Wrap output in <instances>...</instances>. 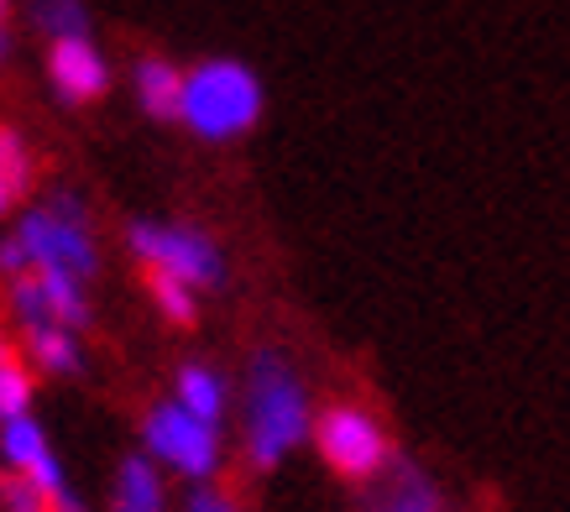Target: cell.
Segmentation results:
<instances>
[{
  "mask_svg": "<svg viewBox=\"0 0 570 512\" xmlns=\"http://www.w3.org/2000/svg\"><path fill=\"white\" fill-rule=\"evenodd\" d=\"M6 356H17V345H11V335H6V325H0V361Z\"/></svg>",
  "mask_w": 570,
  "mask_h": 512,
  "instance_id": "cell-22",
  "label": "cell"
},
{
  "mask_svg": "<svg viewBox=\"0 0 570 512\" xmlns=\"http://www.w3.org/2000/svg\"><path fill=\"white\" fill-rule=\"evenodd\" d=\"M131 89H137V105L153 120H178V105H184V69L163 52H141L131 63Z\"/></svg>",
  "mask_w": 570,
  "mask_h": 512,
  "instance_id": "cell-12",
  "label": "cell"
},
{
  "mask_svg": "<svg viewBox=\"0 0 570 512\" xmlns=\"http://www.w3.org/2000/svg\"><path fill=\"white\" fill-rule=\"evenodd\" d=\"M141 450L153 455L163 471H174V476H184L189 486H199V481H215V471H220V424H205V419H194L178 397H168V403H153V408L141 413Z\"/></svg>",
  "mask_w": 570,
  "mask_h": 512,
  "instance_id": "cell-6",
  "label": "cell"
},
{
  "mask_svg": "<svg viewBox=\"0 0 570 512\" xmlns=\"http://www.w3.org/2000/svg\"><path fill=\"white\" fill-rule=\"evenodd\" d=\"M32 27L48 42H58V37H89V6L85 0H32Z\"/></svg>",
  "mask_w": 570,
  "mask_h": 512,
  "instance_id": "cell-17",
  "label": "cell"
},
{
  "mask_svg": "<svg viewBox=\"0 0 570 512\" xmlns=\"http://www.w3.org/2000/svg\"><path fill=\"white\" fill-rule=\"evenodd\" d=\"M85 335L63 325H42V329H21V351L32 361V372L42 376H79L85 372Z\"/></svg>",
  "mask_w": 570,
  "mask_h": 512,
  "instance_id": "cell-14",
  "label": "cell"
},
{
  "mask_svg": "<svg viewBox=\"0 0 570 512\" xmlns=\"http://www.w3.org/2000/svg\"><path fill=\"white\" fill-rule=\"evenodd\" d=\"M11 48H17V42H11V27H6V17H0V69H6V58H11Z\"/></svg>",
  "mask_w": 570,
  "mask_h": 512,
  "instance_id": "cell-21",
  "label": "cell"
},
{
  "mask_svg": "<svg viewBox=\"0 0 570 512\" xmlns=\"http://www.w3.org/2000/svg\"><path fill=\"white\" fill-rule=\"evenodd\" d=\"M147 293H153V308L174 329L199 325V293H194L189 283H178V277H168V273H147Z\"/></svg>",
  "mask_w": 570,
  "mask_h": 512,
  "instance_id": "cell-16",
  "label": "cell"
},
{
  "mask_svg": "<svg viewBox=\"0 0 570 512\" xmlns=\"http://www.w3.org/2000/svg\"><path fill=\"white\" fill-rule=\"evenodd\" d=\"M11 236L21 240L32 267H52V273H69L79 283L100 277V236H95V220H89V205L69 188H52L42 205L21 209Z\"/></svg>",
  "mask_w": 570,
  "mask_h": 512,
  "instance_id": "cell-3",
  "label": "cell"
},
{
  "mask_svg": "<svg viewBox=\"0 0 570 512\" xmlns=\"http://www.w3.org/2000/svg\"><path fill=\"white\" fill-rule=\"evenodd\" d=\"M0 512H52V502L37 492L27 476H17V471L0 465Z\"/></svg>",
  "mask_w": 570,
  "mask_h": 512,
  "instance_id": "cell-19",
  "label": "cell"
},
{
  "mask_svg": "<svg viewBox=\"0 0 570 512\" xmlns=\"http://www.w3.org/2000/svg\"><path fill=\"white\" fill-rule=\"evenodd\" d=\"M314 450L341 481H377L397 461L393 434L366 403H330V408H320Z\"/></svg>",
  "mask_w": 570,
  "mask_h": 512,
  "instance_id": "cell-5",
  "label": "cell"
},
{
  "mask_svg": "<svg viewBox=\"0 0 570 512\" xmlns=\"http://www.w3.org/2000/svg\"><path fill=\"white\" fill-rule=\"evenodd\" d=\"M110 512H168V481L163 465L137 450L116 465V486H110Z\"/></svg>",
  "mask_w": 570,
  "mask_h": 512,
  "instance_id": "cell-11",
  "label": "cell"
},
{
  "mask_svg": "<svg viewBox=\"0 0 570 512\" xmlns=\"http://www.w3.org/2000/svg\"><path fill=\"white\" fill-rule=\"evenodd\" d=\"M6 308L17 329H42V325H63L85 335L95 325V298H89V283L69 273H52V267H32L6 283Z\"/></svg>",
  "mask_w": 570,
  "mask_h": 512,
  "instance_id": "cell-7",
  "label": "cell"
},
{
  "mask_svg": "<svg viewBox=\"0 0 570 512\" xmlns=\"http://www.w3.org/2000/svg\"><path fill=\"white\" fill-rule=\"evenodd\" d=\"M314 397L298 366L277 345H262L242 376V450L252 471H277L304 440H314Z\"/></svg>",
  "mask_w": 570,
  "mask_h": 512,
  "instance_id": "cell-1",
  "label": "cell"
},
{
  "mask_svg": "<svg viewBox=\"0 0 570 512\" xmlns=\"http://www.w3.org/2000/svg\"><path fill=\"white\" fill-rule=\"evenodd\" d=\"M32 361L27 356H6L0 361V424L6 419H21V413H32Z\"/></svg>",
  "mask_w": 570,
  "mask_h": 512,
  "instance_id": "cell-18",
  "label": "cell"
},
{
  "mask_svg": "<svg viewBox=\"0 0 570 512\" xmlns=\"http://www.w3.org/2000/svg\"><path fill=\"white\" fill-rule=\"evenodd\" d=\"M178 512H246V508L230 492H220L215 481H199V486H189V496H184Z\"/></svg>",
  "mask_w": 570,
  "mask_h": 512,
  "instance_id": "cell-20",
  "label": "cell"
},
{
  "mask_svg": "<svg viewBox=\"0 0 570 512\" xmlns=\"http://www.w3.org/2000/svg\"><path fill=\"white\" fill-rule=\"evenodd\" d=\"M126 252L137 256L147 273H168L178 283H189L194 293H220L230 283L220 240L205 225L184 220H131L126 225Z\"/></svg>",
  "mask_w": 570,
  "mask_h": 512,
  "instance_id": "cell-4",
  "label": "cell"
},
{
  "mask_svg": "<svg viewBox=\"0 0 570 512\" xmlns=\"http://www.w3.org/2000/svg\"><path fill=\"white\" fill-rule=\"evenodd\" d=\"M174 397L194 419H205V424H225V413H230V382H225V372L209 366V361H184V366H178Z\"/></svg>",
  "mask_w": 570,
  "mask_h": 512,
  "instance_id": "cell-13",
  "label": "cell"
},
{
  "mask_svg": "<svg viewBox=\"0 0 570 512\" xmlns=\"http://www.w3.org/2000/svg\"><path fill=\"white\" fill-rule=\"evenodd\" d=\"M0 465H6V471H17V476H27L37 492L48 496V502L69 492L63 461H58L48 429L37 424L32 413H21V419H6V424H0Z\"/></svg>",
  "mask_w": 570,
  "mask_h": 512,
  "instance_id": "cell-9",
  "label": "cell"
},
{
  "mask_svg": "<svg viewBox=\"0 0 570 512\" xmlns=\"http://www.w3.org/2000/svg\"><path fill=\"white\" fill-rule=\"evenodd\" d=\"M0 17H11V0H0Z\"/></svg>",
  "mask_w": 570,
  "mask_h": 512,
  "instance_id": "cell-23",
  "label": "cell"
},
{
  "mask_svg": "<svg viewBox=\"0 0 570 512\" xmlns=\"http://www.w3.org/2000/svg\"><path fill=\"white\" fill-rule=\"evenodd\" d=\"M32 147H27V137H21L17 126H0V215L6 209H17V199H27L32 194Z\"/></svg>",
  "mask_w": 570,
  "mask_h": 512,
  "instance_id": "cell-15",
  "label": "cell"
},
{
  "mask_svg": "<svg viewBox=\"0 0 570 512\" xmlns=\"http://www.w3.org/2000/svg\"><path fill=\"white\" fill-rule=\"evenodd\" d=\"M267 110V89H262L257 69L242 58H199L194 69H184V105H178V126L194 141L225 147L242 141L262 126Z\"/></svg>",
  "mask_w": 570,
  "mask_h": 512,
  "instance_id": "cell-2",
  "label": "cell"
},
{
  "mask_svg": "<svg viewBox=\"0 0 570 512\" xmlns=\"http://www.w3.org/2000/svg\"><path fill=\"white\" fill-rule=\"evenodd\" d=\"M48 85L63 105H95L110 95V58L95 37H58L48 42Z\"/></svg>",
  "mask_w": 570,
  "mask_h": 512,
  "instance_id": "cell-8",
  "label": "cell"
},
{
  "mask_svg": "<svg viewBox=\"0 0 570 512\" xmlns=\"http://www.w3.org/2000/svg\"><path fill=\"white\" fill-rule=\"evenodd\" d=\"M382 486L372 496V512H445V492L434 486V476L414 461H393L382 471Z\"/></svg>",
  "mask_w": 570,
  "mask_h": 512,
  "instance_id": "cell-10",
  "label": "cell"
}]
</instances>
